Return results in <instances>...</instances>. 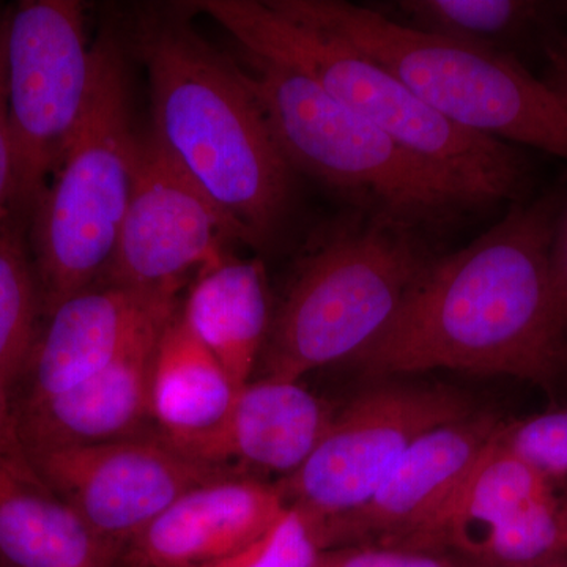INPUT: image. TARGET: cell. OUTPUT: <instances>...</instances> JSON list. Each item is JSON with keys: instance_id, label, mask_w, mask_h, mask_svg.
Instances as JSON below:
<instances>
[{"instance_id": "cell-1", "label": "cell", "mask_w": 567, "mask_h": 567, "mask_svg": "<svg viewBox=\"0 0 567 567\" xmlns=\"http://www.w3.org/2000/svg\"><path fill=\"white\" fill-rule=\"evenodd\" d=\"M559 207L557 196L513 205L472 244L436 256L350 361L379 379L453 369L550 385L563 349L550 290Z\"/></svg>"}, {"instance_id": "cell-2", "label": "cell", "mask_w": 567, "mask_h": 567, "mask_svg": "<svg viewBox=\"0 0 567 567\" xmlns=\"http://www.w3.org/2000/svg\"><path fill=\"white\" fill-rule=\"evenodd\" d=\"M178 2L147 7L126 37L147 74L151 132L233 226L240 245L274 248L292 216L297 173L227 52Z\"/></svg>"}, {"instance_id": "cell-3", "label": "cell", "mask_w": 567, "mask_h": 567, "mask_svg": "<svg viewBox=\"0 0 567 567\" xmlns=\"http://www.w3.org/2000/svg\"><path fill=\"white\" fill-rule=\"evenodd\" d=\"M229 55L295 173L322 183L353 212L432 238L492 208L305 74L238 47Z\"/></svg>"}, {"instance_id": "cell-4", "label": "cell", "mask_w": 567, "mask_h": 567, "mask_svg": "<svg viewBox=\"0 0 567 567\" xmlns=\"http://www.w3.org/2000/svg\"><path fill=\"white\" fill-rule=\"evenodd\" d=\"M185 6L194 17L215 21L235 47L317 82L336 102L492 207L524 192L528 164L514 145L447 121L379 63L284 17L268 0H194Z\"/></svg>"}, {"instance_id": "cell-5", "label": "cell", "mask_w": 567, "mask_h": 567, "mask_svg": "<svg viewBox=\"0 0 567 567\" xmlns=\"http://www.w3.org/2000/svg\"><path fill=\"white\" fill-rule=\"evenodd\" d=\"M268 3L379 63L461 128L567 159V111L518 59L413 31L371 6L344 0Z\"/></svg>"}, {"instance_id": "cell-6", "label": "cell", "mask_w": 567, "mask_h": 567, "mask_svg": "<svg viewBox=\"0 0 567 567\" xmlns=\"http://www.w3.org/2000/svg\"><path fill=\"white\" fill-rule=\"evenodd\" d=\"M128 58L115 29L93 40L84 112L29 219L43 319L71 295L102 281L114 256L141 134L133 123Z\"/></svg>"}, {"instance_id": "cell-7", "label": "cell", "mask_w": 567, "mask_h": 567, "mask_svg": "<svg viewBox=\"0 0 567 567\" xmlns=\"http://www.w3.org/2000/svg\"><path fill=\"white\" fill-rule=\"evenodd\" d=\"M432 238L352 212L298 262L262 349L267 379L300 382L382 333L435 254Z\"/></svg>"}, {"instance_id": "cell-8", "label": "cell", "mask_w": 567, "mask_h": 567, "mask_svg": "<svg viewBox=\"0 0 567 567\" xmlns=\"http://www.w3.org/2000/svg\"><path fill=\"white\" fill-rule=\"evenodd\" d=\"M93 70L85 7L25 0L10 7L7 96L14 173L9 208L28 223L76 130Z\"/></svg>"}, {"instance_id": "cell-9", "label": "cell", "mask_w": 567, "mask_h": 567, "mask_svg": "<svg viewBox=\"0 0 567 567\" xmlns=\"http://www.w3.org/2000/svg\"><path fill=\"white\" fill-rule=\"evenodd\" d=\"M453 388L386 382L365 390L333 416L303 464L276 488L312 528L363 505L413 443L473 415Z\"/></svg>"}, {"instance_id": "cell-10", "label": "cell", "mask_w": 567, "mask_h": 567, "mask_svg": "<svg viewBox=\"0 0 567 567\" xmlns=\"http://www.w3.org/2000/svg\"><path fill=\"white\" fill-rule=\"evenodd\" d=\"M233 226L155 134H140L132 197L114 256L99 284L178 293L188 276L226 262Z\"/></svg>"}, {"instance_id": "cell-11", "label": "cell", "mask_w": 567, "mask_h": 567, "mask_svg": "<svg viewBox=\"0 0 567 567\" xmlns=\"http://www.w3.org/2000/svg\"><path fill=\"white\" fill-rule=\"evenodd\" d=\"M37 476L96 533L123 550L186 492L235 476L156 439L132 436L29 458Z\"/></svg>"}, {"instance_id": "cell-12", "label": "cell", "mask_w": 567, "mask_h": 567, "mask_svg": "<svg viewBox=\"0 0 567 567\" xmlns=\"http://www.w3.org/2000/svg\"><path fill=\"white\" fill-rule=\"evenodd\" d=\"M502 424L475 412L421 436L363 505L312 528L320 546L423 551Z\"/></svg>"}, {"instance_id": "cell-13", "label": "cell", "mask_w": 567, "mask_h": 567, "mask_svg": "<svg viewBox=\"0 0 567 567\" xmlns=\"http://www.w3.org/2000/svg\"><path fill=\"white\" fill-rule=\"evenodd\" d=\"M177 311V295L96 284L44 317L28 364L10 391L11 410L65 393Z\"/></svg>"}, {"instance_id": "cell-14", "label": "cell", "mask_w": 567, "mask_h": 567, "mask_svg": "<svg viewBox=\"0 0 567 567\" xmlns=\"http://www.w3.org/2000/svg\"><path fill=\"white\" fill-rule=\"evenodd\" d=\"M287 506L276 486L248 477L212 481L182 495L123 550L132 567H197L265 535Z\"/></svg>"}, {"instance_id": "cell-15", "label": "cell", "mask_w": 567, "mask_h": 567, "mask_svg": "<svg viewBox=\"0 0 567 567\" xmlns=\"http://www.w3.org/2000/svg\"><path fill=\"white\" fill-rule=\"evenodd\" d=\"M166 323L152 328L122 357L80 385L11 410L28 458L62 447L140 436L142 423L152 416L153 358Z\"/></svg>"}, {"instance_id": "cell-16", "label": "cell", "mask_w": 567, "mask_h": 567, "mask_svg": "<svg viewBox=\"0 0 567 567\" xmlns=\"http://www.w3.org/2000/svg\"><path fill=\"white\" fill-rule=\"evenodd\" d=\"M330 405L300 382L246 383L218 424L182 439H166L186 456L227 466L230 461L290 475L319 445L333 420Z\"/></svg>"}, {"instance_id": "cell-17", "label": "cell", "mask_w": 567, "mask_h": 567, "mask_svg": "<svg viewBox=\"0 0 567 567\" xmlns=\"http://www.w3.org/2000/svg\"><path fill=\"white\" fill-rule=\"evenodd\" d=\"M122 557L33 470L0 457V567H114Z\"/></svg>"}, {"instance_id": "cell-18", "label": "cell", "mask_w": 567, "mask_h": 567, "mask_svg": "<svg viewBox=\"0 0 567 567\" xmlns=\"http://www.w3.org/2000/svg\"><path fill=\"white\" fill-rule=\"evenodd\" d=\"M182 316L240 390L249 383L270 328L262 265L233 256L205 271L194 281Z\"/></svg>"}, {"instance_id": "cell-19", "label": "cell", "mask_w": 567, "mask_h": 567, "mask_svg": "<svg viewBox=\"0 0 567 567\" xmlns=\"http://www.w3.org/2000/svg\"><path fill=\"white\" fill-rule=\"evenodd\" d=\"M237 388L219 361L189 330L182 311L164 324L152 369V416L163 436L182 439L218 424Z\"/></svg>"}, {"instance_id": "cell-20", "label": "cell", "mask_w": 567, "mask_h": 567, "mask_svg": "<svg viewBox=\"0 0 567 567\" xmlns=\"http://www.w3.org/2000/svg\"><path fill=\"white\" fill-rule=\"evenodd\" d=\"M499 429L442 524L425 540V554L453 548L473 559L492 532L539 496L554 491L555 481L540 475L503 445Z\"/></svg>"}, {"instance_id": "cell-21", "label": "cell", "mask_w": 567, "mask_h": 567, "mask_svg": "<svg viewBox=\"0 0 567 567\" xmlns=\"http://www.w3.org/2000/svg\"><path fill=\"white\" fill-rule=\"evenodd\" d=\"M369 6L413 31L514 59L516 48L567 11V3L536 0H395Z\"/></svg>"}, {"instance_id": "cell-22", "label": "cell", "mask_w": 567, "mask_h": 567, "mask_svg": "<svg viewBox=\"0 0 567 567\" xmlns=\"http://www.w3.org/2000/svg\"><path fill=\"white\" fill-rule=\"evenodd\" d=\"M43 324V300L29 226L0 210V385L9 393L28 364Z\"/></svg>"}, {"instance_id": "cell-23", "label": "cell", "mask_w": 567, "mask_h": 567, "mask_svg": "<svg viewBox=\"0 0 567 567\" xmlns=\"http://www.w3.org/2000/svg\"><path fill=\"white\" fill-rule=\"evenodd\" d=\"M567 555V498L539 496L492 532L473 561L484 567H539Z\"/></svg>"}, {"instance_id": "cell-24", "label": "cell", "mask_w": 567, "mask_h": 567, "mask_svg": "<svg viewBox=\"0 0 567 567\" xmlns=\"http://www.w3.org/2000/svg\"><path fill=\"white\" fill-rule=\"evenodd\" d=\"M322 551L309 522L287 507L274 527L244 550L197 567H315Z\"/></svg>"}, {"instance_id": "cell-25", "label": "cell", "mask_w": 567, "mask_h": 567, "mask_svg": "<svg viewBox=\"0 0 567 567\" xmlns=\"http://www.w3.org/2000/svg\"><path fill=\"white\" fill-rule=\"evenodd\" d=\"M503 445L548 480L567 475V410L499 429Z\"/></svg>"}, {"instance_id": "cell-26", "label": "cell", "mask_w": 567, "mask_h": 567, "mask_svg": "<svg viewBox=\"0 0 567 567\" xmlns=\"http://www.w3.org/2000/svg\"><path fill=\"white\" fill-rule=\"evenodd\" d=\"M315 567H456L425 551L388 547H342L323 550Z\"/></svg>"}, {"instance_id": "cell-27", "label": "cell", "mask_w": 567, "mask_h": 567, "mask_svg": "<svg viewBox=\"0 0 567 567\" xmlns=\"http://www.w3.org/2000/svg\"><path fill=\"white\" fill-rule=\"evenodd\" d=\"M10 7H0V210L9 207L13 189L14 156L7 96V31Z\"/></svg>"}, {"instance_id": "cell-28", "label": "cell", "mask_w": 567, "mask_h": 567, "mask_svg": "<svg viewBox=\"0 0 567 567\" xmlns=\"http://www.w3.org/2000/svg\"><path fill=\"white\" fill-rule=\"evenodd\" d=\"M551 319L561 344L567 339V207L558 216L550 252Z\"/></svg>"}, {"instance_id": "cell-29", "label": "cell", "mask_w": 567, "mask_h": 567, "mask_svg": "<svg viewBox=\"0 0 567 567\" xmlns=\"http://www.w3.org/2000/svg\"><path fill=\"white\" fill-rule=\"evenodd\" d=\"M0 457L7 458L11 464L33 470L28 454H25L24 447L21 446L20 439H18L9 393L3 390L2 385H0Z\"/></svg>"}, {"instance_id": "cell-30", "label": "cell", "mask_w": 567, "mask_h": 567, "mask_svg": "<svg viewBox=\"0 0 567 567\" xmlns=\"http://www.w3.org/2000/svg\"><path fill=\"white\" fill-rule=\"evenodd\" d=\"M547 73L544 82L567 111V39L551 37L546 43Z\"/></svg>"}, {"instance_id": "cell-31", "label": "cell", "mask_w": 567, "mask_h": 567, "mask_svg": "<svg viewBox=\"0 0 567 567\" xmlns=\"http://www.w3.org/2000/svg\"><path fill=\"white\" fill-rule=\"evenodd\" d=\"M539 567H567V555L566 557L554 559V561H548L546 565Z\"/></svg>"}, {"instance_id": "cell-32", "label": "cell", "mask_w": 567, "mask_h": 567, "mask_svg": "<svg viewBox=\"0 0 567 567\" xmlns=\"http://www.w3.org/2000/svg\"><path fill=\"white\" fill-rule=\"evenodd\" d=\"M567 369V341L563 344L561 354H559V371Z\"/></svg>"}, {"instance_id": "cell-33", "label": "cell", "mask_w": 567, "mask_h": 567, "mask_svg": "<svg viewBox=\"0 0 567 567\" xmlns=\"http://www.w3.org/2000/svg\"><path fill=\"white\" fill-rule=\"evenodd\" d=\"M475 567H484V566H475Z\"/></svg>"}]
</instances>
